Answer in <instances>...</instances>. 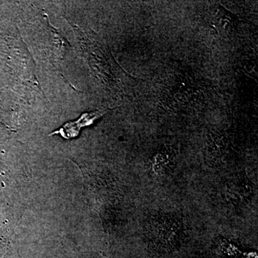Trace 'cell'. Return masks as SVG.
<instances>
[{"label":"cell","instance_id":"6da1fadb","mask_svg":"<svg viewBox=\"0 0 258 258\" xmlns=\"http://www.w3.org/2000/svg\"><path fill=\"white\" fill-rule=\"evenodd\" d=\"M104 113V111H97L92 113H83L79 119L66 123L60 129L50 134V136L60 134L61 137L66 139L74 138L79 135L81 128L91 125L95 120L98 117H101Z\"/></svg>","mask_w":258,"mask_h":258}]
</instances>
